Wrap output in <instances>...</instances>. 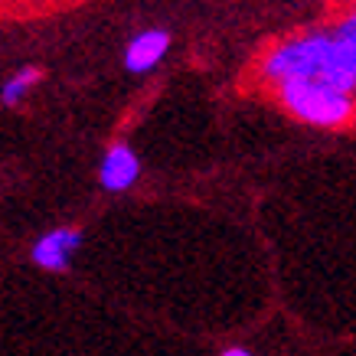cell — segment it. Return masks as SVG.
<instances>
[{"label": "cell", "mask_w": 356, "mask_h": 356, "mask_svg": "<svg viewBox=\"0 0 356 356\" xmlns=\"http://www.w3.org/2000/svg\"><path fill=\"white\" fill-rule=\"evenodd\" d=\"M170 49V33L167 30H140L131 36L128 49H124V69L128 72H151L163 63V56Z\"/></svg>", "instance_id": "obj_5"}, {"label": "cell", "mask_w": 356, "mask_h": 356, "mask_svg": "<svg viewBox=\"0 0 356 356\" xmlns=\"http://www.w3.org/2000/svg\"><path fill=\"white\" fill-rule=\"evenodd\" d=\"M40 79H43V72H40L36 65H26V69H20L17 76H10L7 82H3L0 102H3V105H10V108H13V105H20L23 98H26V92H30V88L36 86Z\"/></svg>", "instance_id": "obj_6"}, {"label": "cell", "mask_w": 356, "mask_h": 356, "mask_svg": "<svg viewBox=\"0 0 356 356\" xmlns=\"http://www.w3.org/2000/svg\"><path fill=\"white\" fill-rule=\"evenodd\" d=\"M82 245V232L72 226H59V229H49L46 236H40L33 242V261L46 271H65L72 255L79 252Z\"/></svg>", "instance_id": "obj_4"}, {"label": "cell", "mask_w": 356, "mask_h": 356, "mask_svg": "<svg viewBox=\"0 0 356 356\" xmlns=\"http://www.w3.org/2000/svg\"><path fill=\"white\" fill-rule=\"evenodd\" d=\"M340 30H346V33H356V10H350V13H346V20L340 23Z\"/></svg>", "instance_id": "obj_7"}, {"label": "cell", "mask_w": 356, "mask_h": 356, "mask_svg": "<svg viewBox=\"0 0 356 356\" xmlns=\"http://www.w3.org/2000/svg\"><path fill=\"white\" fill-rule=\"evenodd\" d=\"M275 88H278V102L284 105V111H291L298 121L314 124V128H343L356 115L353 95H343L324 82L291 79Z\"/></svg>", "instance_id": "obj_1"}, {"label": "cell", "mask_w": 356, "mask_h": 356, "mask_svg": "<svg viewBox=\"0 0 356 356\" xmlns=\"http://www.w3.org/2000/svg\"><path fill=\"white\" fill-rule=\"evenodd\" d=\"M219 356H252L248 350H242V346H229V350H222Z\"/></svg>", "instance_id": "obj_8"}, {"label": "cell", "mask_w": 356, "mask_h": 356, "mask_svg": "<svg viewBox=\"0 0 356 356\" xmlns=\"http://www.w3.org/2000/svg\"><path fill=\"white\" fill-rule=\"evenodd\" d=\"M327 56H330V33H301V36L278 43L261 59V76L275 86L291 82V79L317 82L324 76Z\"/></svg>", "instance_id": "obj_2"}, {"label": "cell", "mask_w": 356, "mask_h": 356, "mask_svg": "<svg viewBox=\"0 0 356 356\" xmlns=\"http://www.w3.org/2000/svg\"><path fill=\"white\" fill-rule=\"evenodd\" d=\"M138 177H140V161L134 154V147L124 144V140H115L105 151L102 163H98V184H102V190L124 193V190H131L138 184Z\"/></svg>", "instance_id": "obj_3"}]
</instances>
